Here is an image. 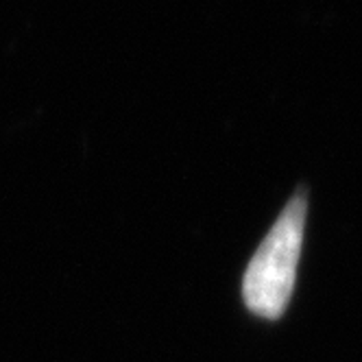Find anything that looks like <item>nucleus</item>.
I'll list each match as a JSON object with an SVG mask.
<instances>
[{
  "instance_id": "nucleus-1",
  "label": "nucleus",
  "mask_w": 362,
  "mask_h": 362,
  "mask_svg": "<svg viewBox=\"0 0 362 362\" xmlns=\"http://www.w3.org/2000/svg\"><path fill=\"white\" fill-rule=\"evenodd\" d=\"M305 214V197L295 194L251 257L243 279V295L247 308L257 317L279 319L291 301L303 245Z\"/></svg>"
}]
</instances>
